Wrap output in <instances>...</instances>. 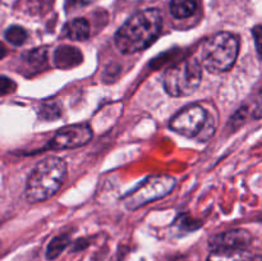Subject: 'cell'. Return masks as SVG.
<instances>
[{
	"mask_svg": "<svg viewBox=\"0 0 262 261\" xmlns=\"http://www.w3.org/2000/svg\"><path fill=\"white\" fill-rule=\"evenodd\" d=\"M161 25L163 18L159 9L151 8L135 13L115 33V46L122 54L145 50L158 38Z\"/></svg>",
	"mask_w": 262,
	"mask_h": 261,
	"instance_id": "obj_1",
	"label": "cell"
},
{
	"mask_svg": "<svg viewBox=\"0 0 262 261\" xmlns=\"http://www.w3.org/2000/svg\"><path fill=\"white\" fill-rule=\"evenodd\" d=\"M67 176V165L58 156H48L41 160L26 184V200L30 204L49 200L58 192Z\"/></svg>",
	"mask_w": 262,
	"mask_h": 261,
	"instance_id": "obj_2",
	"label": "cell"
},
{
	"mask_svg": "<svg viewBox=\"0 0 262 261\" xmlns=\"http://www.w3.org/2000/svg\"><path fill=\"white\" fill-rule=\"evenodd\" d=\"M239 51V40L230 32H219L202 42L200 64L215 74L227 72L234 66Z\"/></svg>",
	"mask_w": 262,
	"mask_h": 261,
	"instance_id": "obj_3",
	"label": "cell"
},
{
	"mask_svg": "<svg viewBox=\"0 0 262 261\" xmlns=\"http://www.w3.org/2000/svg\"><path fill=\"white\" fill-rule=\"evenodd\" d=\"M202 67L199 59L188 58L170 67L163 78L166 94L173 97L189 96L201 83Z\"/></svg>",
	"mask_w": 262,
	"mask_h": 261,
	"instance_id": "obj_4",
	"label": "cell"
},
{
	"mask_svg": "<svg viewBox=\"0 0 262 261\" xmlns=\"http://www.w3.org/2000/svg\"><path fill=\"white\" fill-rule=\"evenodd\" d=\"M169 127L174 132L186 137H197L199 140H207L214 133V123L211 115L201 105H189L177 113L171 118Z\"/></svg>",
	"mask_w": 262,
	"mask_h": 261,
	"instance_id": "obj_5",
	"label": "cell"
},
{
	"mask_svg": "<svg viewBox=\"0 0 262 261\" xmlns=\"http://www.w3.org/2000/svg\"><path fill=\"white\" fill-rule=\"evenodd\" d=\"M176 186V179L170 176H150L143 179L135 189L123 197L124 206L128 210H137L150 202L163 199Z\"/></svg>",
	"mask_w": 262,
	"mask_h": 261,
	"instance_id": "obj_6",
	"label": "cell"
},
{
	"mask_svg": "<svg viewBox=\"0 0 262 261\" xmlns=\"http://www.w3.org/2000/svg\"><path fill=\"white\" fill-rule=\"evenodd\" d=\"M92 133L91 127L86 123L81 124H72L60 128L50 140L49 148L53 150H66V148H77L86 145L91 141Z\"/></svg>",
	"mask_w": 262,
	"mask_h": 261,
	"instance_id": "obj_7",
	"label": "cell"
},
{
	"mask_svg": "<svg viewBox=\"0 0 262 261\" xmlns=\"http://www.w3.org/2000/svg\"><path fill=\"white\" fill-rule=\"evenodd\" d=\"M252 243V234L246 229H232L219 233L210 238L209 247L211 252H235L247 251Z\"/></svg>",
	"mask_w": 262,
	"mask_h": 261,
	"instance_id": "obj_8",
	"label": "cell"
},
{
	"mask_svg": "<svg viewBox=\"0 0 262 261\" xmlns=\"http://www.w3.org/2000/svg\"><path fill=\"white\" fill-rule=\"evenodd\" d=\"M82 53L73 46L61 45L54 53V63L60 69H71L81 64Z\"/></svg>",
	"mask_w": 262,
	"mask_h": 261,
	"instance_id": "obj_9",
	"label": "cell"
},
{
	"mask_svg": "<svg viewBox=\"0 0 262 261\" xmlns=\"http://www.w3.org/2000/svg\"><path fill=\"white\" fill-rule=\"evenodd\" d=\"M63 33L73 41H83L90 36V25L84 18H76L64 26Z\"/></svg>",
	"mask_w": 262,
	"mask_h": 261,
	"instance_id": "obj_10",
	"label": "cell"
},
{
	"mask_svg": "<svg viewBox=\"0 0 262 261\" xmlns=\"http://www.w3.org/2000/svg\"><path fill=\"white\" fill-rule=\"evenodd\" d=\"M197 10L196 0H171L170 13L174 18L184 19L194 14Z\"/></svg>",
	"mask_w": 262,
	"mask_h": 261,
	"instance_id": "obj_11",
	"label": "cell"
},
{
	"mask_svg": "<svg viewBox=\"0 0 262 261\" xmlns=\"http://www.w3.org/2000/svg\"><path fill=\"white\" fill-rule=\"evenodd\" d=\"M69 242H71V238H69L68 234H60L54 237L48 245V248H46V258L48 260H55L68 247Z\"/></svg>",
	"mask_w": 262,
	"mask_h": 261,
	"instance_id": "obj_12",
	"label": "cell"
},
{
	"mask_svg": "<svg viewBox=\"0 0 262 261\" xmlns=\"http://www.w3.org/2000/svg\"><path fill=\"white\" fill-rule=\"evenodd\" d=\"M252 258L247 251H235V252H211L206 261H252Z\"/></svg>",
	"mask_w": 262,
	"mask_h": 261,
	"instance_id": "obj_13",
	"label": "cell"
},
{
	"mask_svg": "<svg viewBox=\"0 0 262 261\" xmlns=\"http://www.w3.org/2000/svg\"><path fill=\"white\" fill-rule=\"evenodd\" d=\"M5 38H7L12 45L20 46L25 44L26 38H27V32H26L25 28H22L20 26H10V27L5 31Z\"/></svg>",
	"mask_w": 262,
	"mask_h": 261,
	"instance_id": "obj_14",
	"label": "cell"
},
{
	"mask_svg": "<svg viewBox=\"0 0 262 261\" xmlns=\"http://www.w3.org/2000/svg\"><path fill=\"white\" fill-rule=\"evenodd\" d=\"M27 61L32 64L33 68H41L46 63V50L45 49H37L27 54Z\"/></svg>",
	"mask_w": 262,
	"mask_h": 261,
	"instance_id": "obj_15",
	"label": "cell"
},
{
	"mask_svg": "<svg viewBox=\"0 0 262 261\" xmlns=\"http://www.w3.org/2000/svg\"><path fill=\"white\" fill-rule=\"evenodd\" d=\"M15 90V83L7 77L0 76V96L10 94Z\"/></svg>",
	"mask_w": 262,
	"mask_h": 261,
	"instance_id": "obj_16",
	"label": "cell"
},
{
	"mask_svg": "<svg viewBox=\"0 0 262 261\" xmlns=\"http://www.w3.org/2000/svg\"><path fill=\"white\" fill-rule=\"evenodd\" d=\"M40 113L45 118L50 119V114H51V113H54V114H55L56 117H59V115H60V107H59L58 104H46L45 106H43L42 109H41Z\"/></svg>",
	"mask_w": 262,
	"mask_h": 261,
	"instance_id": "obj_17",
	"label": "cell"
},
{
	"mask_svg": "<svg viewBox=\"0 0 262 261\" xmlns=\"http://www.w3.org/2000/svg\"><path fill=\"white\" fill-rule=\"evenodd\" d=\"M253 36H255L256 41V49H257V53H261V46H260V38H261V26H256L255 30H253Z\"/></svg>",
	"mask_w": 262,
	"mask_h": 261,
	"instance_id": "obj_18",
	"label": "cell"
},
{
	"mask_svg": "<svg viewBox=\"0 0 262 261\" xmlns=\"http://www.w3.org/2000/svg\"><path fill=\"white\" fill-rule=\"evenodd\" d=\"M91 0H68L69 7H82V5H86Z\"/></svg>",
	"mask_w": 262,
	"mask_h": 261,
	"instance_id": "obj_19",
	"label": "cell"
},
{
	"mask_svg": "<svg viewBox=\"0 0 262 261\" xmlns=\"http://www.w3.org/2000/svg\"><path fill=\"white\" fill-rule=\"evenodd\" d=\"M5 53H7V50H5V46L0 42V59L5 55Z\"/></svg>",
	"mask_w": 262,
	"mask_h": 261,
	"instance_id": "obj_20",
	"label": "cell"
},
{
	"mask_svg": "<svg viewBox=\"0 0 262 261\" xmlns=\"http://www.w3.org/2000/svg\"><path fill=\"white\" fill-rule=\"evenodd\" d=\"M252 261H261V256H260V255L255 256V257L252 258Z\"/></svg>",
	"mask_w": 262,
	"mask_h": 261,
	"instance_id": "obj_21",
	"label": "cell"
}]
</instances>
